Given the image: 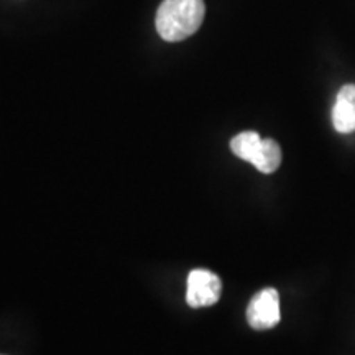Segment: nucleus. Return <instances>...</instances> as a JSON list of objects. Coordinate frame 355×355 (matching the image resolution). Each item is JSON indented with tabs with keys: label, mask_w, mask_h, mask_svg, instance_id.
Segmentation results:
<instances>
[{
	"label": "nucleus",
	"mask_w": 355,
	"mask_h": 355,
	"mask_svg": "<svg viewBox=\"0 0 355 355\" xmlns=\"http://www.w3.org/2000/svg\"><path fill=\"white\" fill-rule=\"evenodd\" d=\"M206 17L204 0H163L157 12V32L165 42H183L193 37Z\"/></svg>",
	"instance_id": "nucleus-1"
},
{
	"label": "nucleus",
	"mask_w": 355,
	"mask_h": 355,
	"mask_svg": "<svg viewBox=\"0 0 355 355\" xmlns=\"http://www.w3.org/2000/svg\"><path fill=\"white\" fill-rule=\"evenodd\" d=\"M222 282L209 270L196 268L188 275L186 301L191 308H206L216 304L220 298Z\"/></svg>",
	"instance_id": "nucleus-2"
},
{
	"label": "nucleus",
	"mask_w": 355,
	"mask_h": 355,
	"mask_svg": "<svg viewBox=\"0 0 355 355\" xmlns=\"http://www.w3.org/2000/svg\"><path fill=\"white\" fill-rule=\"evenodd\" d=\"M279 296L273 288L257 293L247 306V321L257 331L272 329L279 322Z\"/></svg>",
	"instance_id": "nucleus-3"
},
{
	"label": "nucleus",
	"mask_w": 355,
	"mask_h": 355,
	"mask_svg": "<svg viewBox=\"0 0 355 355\" xmlns=\"http://www.w3.org/2000/svg\"><path fill=\"white\" fill-rule=\"evenodd\" d=\"M332 123L339 133L355 132V84H345L337 92Z\"/></svg>",
	"instance_id": "nucleus-4"
},
{
	"label": "nucleus",
	"mask_w": 355,
	"mask_h": 355,
	"mask_svg": "<svg viewBox=\"0 0 355 355\" xmlns=\"http://www.w3.org/2000/svg\"><path fill=\"white\" fill-rule=\"evenodd\" d=\"M250 163L259 171L270 175V173L277 171L279 163H282V148L272 139H261L259 150L255 152Z\"/></svg>",
	"instance_id": "nucleus-5"
},
{
	"label": "nucleus",
	"mask_w": 355,
	"mask_h": 355,
	"mask_svg": "<svg viewBox=\"0 0 355 355\" xmlns=\"http://www.w3.org/2000/svg\"><path fill=\"white\" fill-rule=\"evenodd\" d=\"M260 144L261 137L257 132H242L230 140V150L235 157L245 159V162H252Z\"/></svg>",
	"instance_id": "nucleus-6"
}]
</instances>
